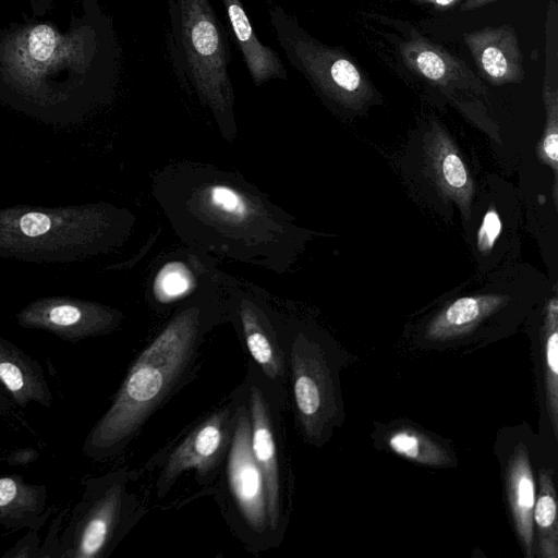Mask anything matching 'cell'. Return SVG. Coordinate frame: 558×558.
<instances>
[{"instance_id": "cell-9", "label": "cell", "mask_w": 558, "mask_h": 558, "mask_svg": "<svg viewBox=\"0 0 558 558\" xmlns=\"http://www.w3.org/2000/svg\"><path fill=\"white\" fill-rule=\"evenodd\" d=\"M22 327L43 329L77 342L111 332L119 316L106 308L74 301H44L27 306L17 315Z\"/></svg>"}, {"instance_id": "cell-1", "label": "cell", "mask_w": 558, "mask_h": 558, "mask_svg": "<svg viewBox=\"0 0 558 558\" xmlns=\"http://www.w3.org/2000/svg\"><path fill=\"white\" fill-rule=\"evenodd\" d=\"M205 325L196 307L175 315L137 355L82 452L94 461L120 456L144 424L196 369Z\"/></svg>"}, {"instance_id": "cell-13", "label": "cell", "mask_w": 558, "mask_h": 558, "mask_svg": "<svg viewBox=\"0 0 558 558\" xmlns=\"http://www.w3.org/2000/svg\"><path fill=\"white\" fill-rule=\"evenodd\" d=\"M0 383L16 407L29 403L50 408L53 393L43 365L0 336Z\"/></svg>"}, {"instance_id": "cell-4", "label": "cell", "mask_w": 558, "mask_h": 558, "mask_svg": "<svg viewBox=\"0 0 558 558\" xmlns=\"http://www.w3.org/2000/svg\"><path fill=\"white\" fill-rule=\"evenodd\" d=\"M231 437L216 480V499L231 531L250 549L277 548L270 533L267 493L251 447V423L244 384L238 387Z\"/></svg>"}, {"instance_id": "cell-27", "label": "cell", "mask_w": 558, "mask_h": 558, "mask_svg": "<svg viewBox=\"0 0 558 558\" xmlns=\"http://www.w3.org/2000/svg\"><path fill=\"white\" fill-rule=\"evenodd\" d=\"M39 531L27 530V532L3 555V558H38L40 547Z\"/></svg>"}, {"instance_id": "cell-26", "label": "cell", "mask_w": 558, "mask_h": 558, "mask_svg": "<svg viewBox=\"0 0 558 558\" xmlns=\"http://www.w3.org/2000/svg\"><path fill=\"white\" fill-rule=\"evenodd\" d=\"M54 44L53 31L48 26H39L29 37V53L37 60L47 59L51 54Z\"/></svg>"}, {"instance_id": "cell-5", "label": "cell", "mask_w": 558, "mask_h": 558, "mask_svg": "<svg viewBox=\"0 0 558 558\" xmlns=\"http://www.w3.org/2000/svg\"><path fill=\"white\" fill-rule=\"evenodd\" d=\"M269 22L289 63L324 97L359 110L375 92L361 69L338 48L313 38L282 7L268 0Z\"/></svg>"}, {"instance_id": "cell-20", "label": "cell", "mask_w": 558, "mask_h": 558, "mask_svg": "<svg viewBox=\"0 0 558 558\" xmlns=\"http://www.w3.org/2000/svg\"><path fill=\"white\" fill-rule=\"evenodd\" d=\"M543 336L546 407L555 436L558 435V301L553 296L546 305Z\"/></svg>"}, {"instance_id": "cell-19", "label": "cell", "mask_w": 558, "mask_h": 558, "mask_svg": "<svg viewBox=\"0 0 558 558\" xmlns=\"http://www.w3.org/2000/svg\"><path fill=\"white\" fill-rule=\"evenodd\" d=\"M539 489L533 507V525L536 532V556L558 557L557 501L551 469H539Z\"/></svg>"}, {"instance_id": "cell-28", "label": "cell", "mask_w": 558, "mask_h": 558, "mask_svg": "<svg viewBox=\"0 0 558 558\" xmlns=\"http://www.w3.org/2000/svg\"><path fill=\"white\" fill-rule=\"evenodd\" d=\"M38 457V452L34 449L23 448L4 454L3 461L9 465H26L32 463Z\"/></svg>"}, {"instance_id": "cell-23", "label": "cell", "mask_w": 558, "mask_h": 558, "mask_svg": "<svg viewBox=\"0 0 558 558\" xmlns=\"http://www.w3.org/2000/svg\"><path fill=\"white\" fill-rule=\"evenodd\" d=\"M194 279L190 269L181 262L166 264L154 281V294L159 302H174L185 296L193 288Z\"/></svg>"}, {"instance_id": "cell-29", "label": "cell", "mask_w": 558, "mask_h": 558, "mask_svg": "<svg viewBox=\"0 0 558 558\" xmlns=\"http://www.w3.org/2000/svg\"><path fill=\"white\" fill-rule=\"evenodd\" d=\"M0 383V415L8 416L12 413L13 410V401L11 400L10 396L5 392H3V389L1 387Z\"/></svg>"}, {"instance_id": "cell-15", "label": "cell", "mask_w": 558, "mask_h": 558, "mask_svg": "<svg viewBox=\"0 0 558 558\" xmlns=\"http://www.w3.org/2000/svg\"><path fill=\"white\" fill-rule=\"evenodd\" d=\"M47 487L22 475H0V527L40 530L54 508L48 507Z\"/></svg>"}, {"instance_id": "cell-22", "label": "cell", "mask_w": 558, "mask_h": 558, "mask_svg": "<svg viewBox=\"0 0 558 558\" xmlns=\"http://www.w3.org/2000/svg\"><path fill=\"white\" fill-rule=\"evenodd\" d=\"M543 99L546 110V123L536 147L539 161L554 172V203L557 205L558 180V92L546 82L543 87Z\"/></svg>"}, {"instance_id": "cell-10", "label": "cell", "mask_w": 558, "mask_h": 558, "mask_svg": "<svg viewBox=\"0 0 558 558\" xmlns=\"http://www.w3.org/2000/svg\"><path fill=\"white\" fill-rule=\"evenodd\" d=\"M426 163L441 195L458 205L465 221L474 197L472 175L448 132L433 121L424 136Z\"/></svg>"}, {"instance_id": "cell-31", "label": "cell", "mask_w": 558, "mask_h": 558, "mask_svg": "<svg viewBox=\"0 0 558 558\" xmlns=\"http://www.w3.org/2000/svg\"><path fill=\"white\" fill-rule=\"evenodd\" d=\"M416 3L430 4L437 9H448L456 4L459 0H411Z\"/></svg>"}, {"instance_id": "cell-18", "label": "cell", "mask_w": 558, "mask_h": 558, "mask_svg": "<svg viewBox=\"0 0 558 558\" xmlns=\"http://www.w3.org/2000/svg\"><path fill=\"white\" fill-rule=\"evenodd\" d=\"M509 301L500 294H477L454 300L428 324L426 336L445 341L470 332L486 317L502 308Z\"/></svg>"}, {"instance_id": "cell-32", "label": "cell", "mask_w": 558, "mask_h": 558, "mask_svg": "<svg viewBox=\"0 0 558 558\" xmlns=\"http://www.w3.org/2000/svg\"><path fill=\"white\" fill-rule=\"evenodd\" d=\"M4 454L0 452V461H3Z\"/></svg>"}, {"instance_id": "cell-8", "label": "cell", "mask_w": 558, "mask_h": 558, "mask_svg": "<svg viewBox=\"0 0 558 558\" xmlns=\"http://www.w3.org/2000/svg\"><path fill=\"white\" fill-rule=\"evenodd\" d=\"M238 396L236 388L228 402L197 423L171 449L156 482L159 499L190 470H194L198 485H208L217 478L229 446Z\"/></svg>"}, {"instance_id": "cell-17", "label": "cell", "mask_w": 558, "mask_h": 558, "mask_svg": "<svg viewBox=\"0 0 558 558\" xmlns=\"http://www.w3.org/2000/svg\"><path fill=\"white\" fill-rule=\"evenodd\" d=\"M506 489L515 532L525 557L536 556L533 525L535 483L525 446H518L506 468Z\"/></svg>"}, {"instance_id": "cell-7", "label": "cell", "mask_w": 558, "mask_h": 558, "mask_svg": "<svg viewBox=\"0 0 558 558\" xmlns=\"http://www.w3.org/2000/svg\"><path fill=\"white\" fill-rule=\"evenodd\" d=\"M288 385L294 416L304 440L322 446L338 420L332 372L320 344L300 333L284 343Z\"/></svg>"}, {"instance_id": "cell-2", "label": "cell", "mask_w": 558, "mask_h": 558, "mask_svg": "<svg viewBox=\"0 0 558 558\" xmlns=\"http://www.w3.org/2000/svg\"><path fill=\"white\" fill-rule=\"evenodd\" d=\"M126 468L82 480L60 530L56 558H108L144 514Z\"/></svg>"}, {"instance_id": "cell-14", "label": "cell", "mask_w": 558, "mask_h": 558, "mask_svg": "<svg viewBox=\"0 0 558 558\" xmlns=\"http://www.w3.org/2000/svg\"><path fill=\"white\" fill-rule=\"evenodd\" d=\"M401 56L408 65L437 87L486 93L468 66L445 50L422 38L401 45Z\"/></svg>"}, {"instance_id": "cell-16", "label": "cell", "mask_w": 558, "mask_h": 558, "mask_svg": "<svg viewBox=\"0 0 558 558\" xmlns=\"http://www.w3.org/2000/svg\"><path fill=\"white\" fill-rule=\"evenodd\" d=\"M250 76L256 86L271 80H287V69L278 53L263 44L254 31L241 0H220Z\"/></svg>"}, {"instance_id": "cell-24", "label": "cell", "mask_w": 558, "mask_h": 558, "mask_svg": "<svg viewBox=\"0 0 558 558\" xmlns=\"http://www.w3.org/2000/svg\"><path fill=\"white\" fill-rule=\"evenodd\" d=\"M207 201L215 213L231 220H243L250 207L242 194L233 187L215 184L208 189Z\"/></svg>"}, {"instance_id": "cell-30", "label": "cell", "mask_w": 558, "mask_h": 558, "mask_svg": "<svg viewBox=\"0 0 558 558\" xmlns=\"http://www.w3.org/2000/svg\"><path fill=\"white\" fill-rule=\"evenodd\" d=\"M495 1L497 0H465L461 5V11L465 12L481 9Z\"/></svg>"}, {"instance_id": "cell-25", "label": "cell", "mask_w": 558, "mask_h": 558, "mask_svg": "<svg viewBox=\"0 0 558 558\" xmlns=\"http://www.w3.org/2000/svg\"><path fill=\"white\" fill-rule=\"evenodd\" d=\"M501 220L495 207H490L484 215L477 230L476 246L484 256L489 255L501 232Z\"/></svg>"}, {"instance_id": "cell-6", "label": "cell", "mask_w": 558, "mask_h": 558, "mask_svg": "<svg viewBox=\"0 0 558 558\" xmlns=\"http://www.w3.org/2000/svg\"><path fill=\"white\" fill-rule=\"evenodd\" d=\"M251 423V447L266 486L270 533L280 545L289 520L291 471L284 461L281 413L287 400L277 393L248 361L243 381Z\"/></svg>"}, {"instance_id": "cell-21", "label": "cell", "mask_w": 558, "mask_h": 558, "mask_svg": "<svg viewBox=\"0 0 558 558\" xmlns=\"http://www.w3.org/2000/svg\"><path fill=\"white\" fill-rule=\"evenodd\" d=\"M387 445L397 454L416 463L430 466L451 464V458L438 442L412 427L391 430Z\"/></svg>"}, {"instance_id": "cell-3", "label": "cell", "mask_w": 558, "mask_h": 558, "mask_svg": "<svg viewBox=\"0 0 558 558\" xmlns=\"http://www.w3.org/2000/svg\"><path fill=\"white\" fill-rule=\"evenodd\" d=\"M170 50L178 69L217 114L230 112L233 88L225 28L209 0H169Z\"/></svg>"}, {"instance_id": "cell-11", "label": "cell", "mask_w": 558, "mask_h": 558, "mask_svg": "<svg viewBox=\"0 0 558 558\" xmlns=\"http://www.w3.org/2000/svg\"><path fill=\"white\" fill-rule=\"evenodd\" d=\"M463 39L478 71L493 85L523 81V56L511 26H486L465 33Z\"/></svg>"}, {"instance_id": "cell-12", "label": "cell", "mask_w": 558, "mask_h": 558, "mask_svg": "<svg viewBox=\"0 0 558 558\" xmlns=\"http://www.w3.org/2000/svg\"><path fill=\"white\" fill-rule=\"evenodd\" d=\"M250 361L262 377L288 401V361L281 343L259 313L244 303L239 312Z\"/></svg>"}]
</instances>
